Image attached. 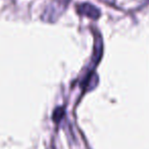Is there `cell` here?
I'll list each match as a JSON object with an SVG mask.
<instances>
[{
  "label": "cell",
  "instance_id": "cell-3",
  "mask_svg": "<svg viewBox=\"0 0 149 149\" xmlns=\"http://www.w3.org/2000/svg\"><path fill=\"white\" fill-rule=\"evenodd\" d=\"M104 1L109 2V3H111V2H113V1H114V0H104Z\"/></svg>",
  "mask_w": 149,
  "mask_h": 149
},
{
  "label": "cell",
  "instance_id": "cell-2",
  "mask_svg": "<svg viewBox=\"0 0 149 149\" xmlns=\"http://www.w3.org/2000/svg\"><path fill=\"white\" fill-rule=\"evenodd\" d=\"M77 10H78L79 13L88 16V17L92 18V19H96V18H98L100 16V9L90 3L79 4V5L77 6Z\"/></svg>",
  "mask_w": 149,
  "mask_h": 149
},
{
  "label": "cell",
  "instance_id": "cell-1",
  "mask_svg": "<svg viewBox=\"0 0 149 149\" xmlns=\"http://www.w3.org/2000/svg\"><path fill=\"white\" fill-rule=\"evenodd\" d=\"M70 1L71 0H51L42 14V19L49 22H56L58 17L65 11Z\"/></svg>",
  "mask_w": 149,
  "mask_h": 149
}]
</instances>
